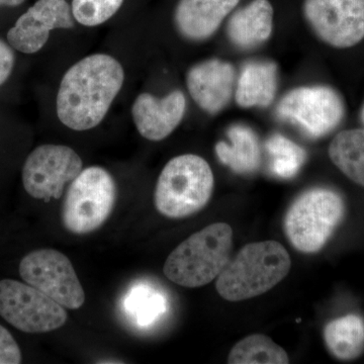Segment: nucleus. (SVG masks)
<instances>
[{"instance_id": "obj_1", "label": "nucleus", "mask_w": 364, "mask_h": 364, "mask_svg": "<svg viewBox=\"0 0 364 364\" xmlns=\"http://www.w3.org/2000/svg\"><path fill=\"white\" fill-rule=\"evenodd\" d=\"M124 81L123 66L114 57L93 54L68 69L56 98L60 122L74 131L95 128L107 116Z\"/></svg>"}, {"instance_id": "obj_2", "label": "nucleus", "mask_w": 364, "mask_h": 364, "mask_svg": "<svg viewBox=\"0 0 364 364\" xmlns=\"http://www.w3.org/2000/svg\"><path fill=\"white\" fill-rule=\"evenodd\" d=\"M291 267L289 254L279 242L248 244L220 273L215 289L230 301L255 298L279 284Z\"/></svg>"}, {"instance_id": "obj_3", "label": "nucleus", "mask_w": 364, "mask_h": 364, "mask_svg": "<svg viewBox=\"0 0 364 364\" xmlns=\"http://www.w3.org/2000/svg\"><path fill=\"white\" fill-rule=\"evenodd\" d=\"M233 230L215 223L177 246L163 267L165 277L184 287H200L217 279L230 261Z\"/></svg>"}, {"instance_id": "obj_4", "label": "nucleus", "mask_w": 364, "mask_h": 364, "mask_svg": "<svg viewBox=\"0 0 364 364\" xmlns=\"http://www.w3.org/2000/svg\"><path fill=\"white\" fill-rule=\"evenodd\" d=\"M214 174L203 157L184 154L170 160L158 177L154 202L158 212L181 219L196 214L210 202Z\"/></svg>"}, {"instance_id": "obj_5", "label": "nucleus", "mask_w": 364, "mask_h": 364, "mask_svg": "<svg viewBox=\"0 0 364 364\" xmlns=\"http://www.w3.org/2000/svg\"><path fill=\"white\" fill-rule=\"evenodd\" d=\"M345 213L343 198L329 188H312L301 193L289 208L284 231L296 250H321L339 226Z\"/></svg>"}, {"instance_id": "obj_6", "label": "nucleus", "mask_w": 364, "mask_h": 364, "mask_svg": "<svg viewBox=\"0 0 364 364\" xmlns=\"http://www.w3.org/2000/svg\"><path fill=\"white\" fill-rule=\"evenodd\" d=\"M116 182L100 166L88 167L71 182L62 208L67 231L85 235L102 226L116 203Z\"/></svg>"}, {"instance_id": "obj_7", "label": "nucleus", "mask_w": 364, "mask_h": 364, "mask_svg": "<svg viewBox=\"0 0 364 364\" xmlns=\"http://www.w3.org/2000/svg\"><path fill=\"white\" fill-rule=\"evenodd\" d=\"M0 316L20 331L40 334L65 325L63 306L30 284L0 280Z\"/></svg>"}, {"instance_id": "obj_8", "label": "nucleus", "mask_w": 364, "mask_h": 364, "mask_svg": "<svg viewBox=\"0 0 364 364\" xmlns=\"http://www.w3.org/2000/svg\"><path fill=\"white\" fill-rule=\"evenodd\" d=\"M277 117L301 129L310 138L328 135L344 117V105L338 93L323 85L301 86L280 100Z\"/></svg>"}, {"instance_id": "obj_9", "label": "nucleus", "mask_w": 364, "mask_h": 364, "mask_svg": "<svg viewBox=\"0 0 364 364\" xmlns=\"http://www.w3.org/2000/svg\"><path fill=\"white\" fill-rule=\"evenodd\" d=\"M20 274L26 284L39 289L69 310L85 303V293L71 261L54 249H40L23 258Z\"/></svg>"}, {"instance_id": "obj_10", "label": "nucleus", "mask_w": 364, "mask_h": 364, "mask_svg": "<svg viewBox=\"0 0 364 364\" xmlns=\"http://www.w3.org/2000/svg\"><path fill=\"white\" fill-rule=\"evenodd\" d=\"M82 160L72 148L63 145H42L26 158L23 184L36 200H59L66 184L82 171Z\"/></svg>"}, {"instance_id": "obj_11", "label": "nucleus", "mask_w": 364, "mask_h": 364, "mask_svg": "<svg viewBox=\"0 0 364 364\" xmlns=\"http://www.w3.org/2000/svg\"><path fill=\"white\" fill-rule=\"evenodd\" d=\"M304 16L315 35L338 49L364 39V0H305Z\"/></svg>"}, {"instance_id": "obj_12", "label": "nucleus", "mask_w": 364, "mask_h": 364, "mask_svg": "<svg viewBox=\"0 0 364 364\" xmlns=\"http://www.w3.org/2000/svg\"><path fill=\"white\" fill-rule=\"evenodd\" d=\"M73 26V14L66 0H39L9 31L7 42L16 51L33 54L44 47L52 31Z\"/></svg>"}, {"instance_id": "obj_13", "label": "nucleus", "mask_w": 364, "mask_h": 364, "mask_svg": "<svg viewBox=\"0 0 364 364\" xmlns=\"http://www.w3.org/2000/svg\"><path fill=\"white\" fill-rule=\"evenodd\" d=\"M234 67L220 59H210L191 67L186 86L198 107L210 114L223 111L235 92Z\"/></svg>"}, {"instance_id": "obj_14", "label": "nucleus", "mask_w": 364, "mask_h": 364, "mask_svg": "<svg viewBox=\"0 0 364 364\" xmlns=\"http://www.w3.org/2000/svg\"><path fill=\"white\" fill-rule=\"evenodd\" d=\"M186 95L174 90L164 97L149 92L141 93L132 107V116L136 130L149 141L164 140L176 130L186 116Z\"/></svg>"}, {"instance_id": "obj_15", "label": "nucleus", "mask_w": 364, "mask_h": 364, "mask_svg": "<svg viewBox=\"0 0 364 364\" xmlns=\"http://www.w3.org/2000/svg\"><path fill=\"white\" fill-rule=\"evenodd\" d=\"M240 0H179L174 23L184 39L202 42L212 37Z\"/></svg>"}, {"instance_id": "obj_16", "label": "nucleus", "mask_w": 364, "mask_h": 364, "mask_svg": "<svg viewBox=\"0 0 364 364\" xmlns=\"http://www.w3.org/2000/svg\"><path fill=\"white\" fill-rule=\"evenodd\" d=\"M273 18L269 0H252L232 14L227 25L228 38L240 49H254L272 37Z\"/></svg>"}, {"instance_id": "obj_17", "label": "nucleus", "mask_w": 364, "mask_h": 364, "mask_svg": "<svg viewBox=\"0 0 364 364\" xmlns=\"http://www.w3.org/2000/svg\"><path fill=\"white\" fill-rule=\"evenodd\" d=\"M277 90V66L270 61H251L242 68L235 85V100L243 109L269 107Z\"/></svg>"}, {"instance_id": "obj_18", "label": "nucleus", "mask_w": 364, "mask_h": 364, "mask_svg": "<svg viewBox=\"0 0 364 364\" xmlns=\"http://www.w3.org/2000/svg\"><path fill=\"white\" fill-rule=\"evenodd\" d=\"M229 143L215 145V154L223 164L238 174H250L260 166L259 140L255 132L246 124H233L227 131Z\"/></svg>"}, {"instance_id": "obj_19", "label": "nucleus", "mask_w": 364, "mask_h": 364, "mask_svg": "<svg viewBox=\"0 0 364 364\" xmlns=\"http://www.w3.org/2000/svg\"><path fill=\"white\" fill-rule=\"evenodd\" d=\"M324 340L332 355L340 360L358 358L364 350V320L358 315L344 316L326 325Z\"/></svg>"}, {"instance_id": "obj_20", "label": "nucleus", "mask_w": 364, "mask_h": 364, "mask_svg": "<svg viewBox=\"0 0 364 364\" xmlns=\"http://www.w3.org/2000/svg\"><path fill=\"white\" fill-rule=\"evenodd\" d=\"M329 156L340 171L364 188V130L340 132L329 146Z\"/></svg>"}, {"instance_id": "obj_21", "label": "nucleus", "mask_w": 364, "mask_h": 364, "mask_svg": "<svg viewBox=\"0 0 364 364\" xmlns=\"http://www.w3.org/2000/svg\"><path fill=\"white\" fill-rule=\"evenodd\" d=\"M287 352L262 334H253L235 345L228 356L230 364H287Z\"/></svg>"}, {"instance_id": "obj_22", "label": "nucleus", "mask_w": 364, "mask_h": 364, "mask_svg": "<svg viewBox=\"0 0 364 364\" xmlns=\"http://www.w3.org/2000/svg\"><path fill=\"white\" fill-rule=\"evenodd\" d=\"M270 157V170L279 178H293L306 160L305 149L282 134H273L265 143Z\"/></svg>"}, {"instance_id": "obj_23", "label": "nucleus", "mask_w": 364, "mask_h": 364, "mask_svg": "<svg viewBox=\"0 0 364 364\" xmlns=\"http://www.w3.org/2000/svg\"><path fill=\"white\" fill-rule=\"evenodd\" d=\"M127 310L141 326L152 324L166 311V301L161 294L147 286L132 289L126 301Z\"/></svg>"}, {"instance_id": "obj_24", "label": "nucleus", "mask_w": 364, "mask_h": 364, "mask_svg": "<svg viewBox=\"0 0 364 364\" xmlns=\"http://www.w3.org/2000/svg\"><path fill=\"white\" fill-rule=\"evenodd\" d=\"M124 0H72L74 20L85 26H97L112 18Z\"/></svg>"}, {"instance_id": "obj_25", "label": "nucleus", "mask_w": 364, "mask_h": 364, "mask_svg": "<svg viewBox=\"0 0 364 364\" xmlns=\"http://www.w3.org/2000/svg\"><path fill=\"white\" fill-rule=\"evenodd\" d=\"M21 363L20 347L9 330L0 325V364H18Z\"/></svg>"}, {"instance_id": "obj_26", "label": "nucleus", "mask_w": 364, "mask_h": 364, "mask_svg": "<svg viewBox=\"0 0 364 364\" xmlns=\"http://www.w3.org/2000/svg\"><path fill=\"white\" fill-rule=\"evenodd\" d=\"M14 66V53L11 45L0 40V85L11 76Z\"/></svg>"}, {"instance_id": "obj_27", "label": "nucleus", "mask_w": 364, "mask_h": 364, "mask_svg": "<svg viewBox=\"0 0 364 364\" xmlns=\"http://www.w3.org/2000/svg\"><path fill=\"white\" fill-rule=\"evenodd\" d=\"M25 0H0V6H18Z\"/></svg>"}, {"instance_id": "obj_28", "label": "nucleus", "mask_w": 364, "mask_h": 364, "mask_svg": "<svg viewBox=\"0 0 364 364\" xmlns=\"http://www.w3.org/2000/svg\"><path fill=\"white\" fill-rule=\"evenodd\" d=\"M361 119H363V123L364 124V105L363 107V111H361Z\"/></svg>"}]
</instances>
